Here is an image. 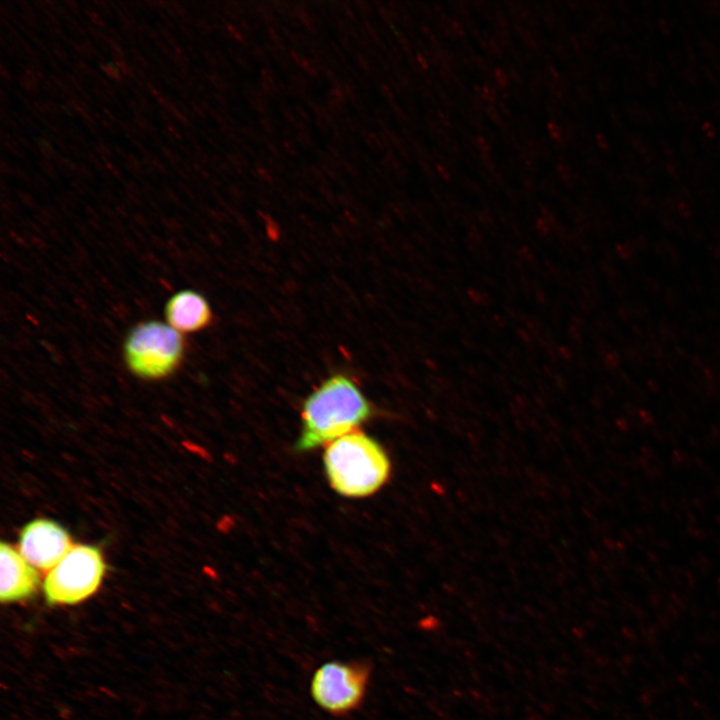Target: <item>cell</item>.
<instances>
[{"label":"cell","mask_w":720,"mask_h":720,"mask_svg":"<svg viewBox=\"0 0 720 720\" xmlns=\"http://www.w3.org/2000/svg\"><path fill=\"white\" fill-rule=\"evenodd\" d=\"M105 562L99 548L78 544L48 571L43 592L50 605H72L92 596L100 587Z\"/></svg>","instance_id":"4"},{"label":"cell","mask_w":720,"mask_h":720,"mask_svg":"<svg viewBox=\"0 0 720 720\" xmlns=\"http://www.w3.org/2000/svg\"><path fill=\"white\" fill-rule=\"evenodd\" d=\"M371 407L356 383L341 374L326 379L305 400L295 449L308 452L357 431Z\"/></svg>","instance_id":"1"},{"label":"cell","mask_w":720,"mask_h":720,"mask_svg":"<svg viewBox=\"0 0 720 720\" xmlns=\"http://www.w3.org/2000/svg\"><path fill=\"white\" fill-rule=\"evenodd\" d=\"M371 669L359 661H329L319 666L310 682L314 702L334 716L347 715L363 703Z\"/></svg>","instance_id":"5"},{"label":"cell","mask_w":720,"mask_h":720,"mask_svg":"<svg viewBox=\"0 0 720 720\" xmlns=\"http://www.w3.org/2000/svg\"><path fill=\"white\" fill-rule=\"evenodd\" d=\"M164 315L166 322L182 334L202 331L213 318L207 299L191 289L174 293L165 304Z\"/></svg>","instance_id":"8"},{"label":"cell","mask_w":720,"mask_h":720,"mask_svg":"<svg viewBox=\"0 0 720 720\" xmlns=\"http://www.w3.org/2000/svg\"><path fill=\"white\" fill-rule=\"evenodd\" d=\"M1 581L0 599L4 603L17 602L31 597L40 579L37 569L8 543L0 545Z\"/></svg>","instance_id":"7"},{"label":"cell","mask_w":720,"mask_h":720,"mask_svg":"<svg viewBox=\"0 0 720 720\" xmlns=\"http://www.w3.org/2000/svg\"><path fill=\"white\" fill-rule=\"evenodd\" d=\"M658 28L664 34L671 32V24L663 18L658 21Z\"/></svg>","instance_id":"11"},{"label":"cell","mask_w":720,"mask_h":720,"mask_svg":"<svg viewBox=\"0 0 720 720\" xmlns=\"http://www.w3.org/2000/svg\"><path fill=\"white\" fill-rule=\"evenodd\" d=\"M186 354L184 335L159 320L134 325L122 345L126 368L145 381H161L173 376L182 367Z\"/></svg>","instance_id":"3"},{"label":"cell","mask_w":720,"mask_h":720,"mask_svg":"<svg viewBox=\"0 0 720 720\" xmlns=\"http://www.w3.org/2000/svg\"><path fill=\"white\" fill-rule=\"evenodd\" d=\"M700 129L704 136L709 140L716 136V128L710 121L702 122Z\"/></svg>","instance_id":"10"},{"label":"cell","mask_w":720,"mask_h":720,"mask_svg":"<svg viewBox=\"0 0 720 720\" xmlns=\"http://www.w3.org/2000/svg\"><path fill=\"white\" fill-rule=\"evenodd\" d=\"M681 154L686 159H693L695 156V145L690 137H683L680 144Z\"/></svg>","instance_id":"9"},{"label":"cell","mask_w":720,"mask_h":720,"mask_svg":"<svg viewBox=\"0 0 720 720\" xmlns=\"http://www.w3.org/2000/svg\"><path fill=\"white\" fill-rule=\"evenodd\" d=\"M68 532L57 522L35 519L19 535V551L36 569H52L71 549Z\"/></svg>","instance_id":"6"},{"label":"cell","mask_w":720,"mask_h":720,"mask_svg":"<svg viewBox=\"0 0 720 720\" xmlns=\"http://www.w3.org/2000/svg\"><path fill=\"white\" fill-rule=\"evenodd\" d=\"M323 467L332 489L348 498L376 493L391 473L386 451L378 441L359 430L325 446Z\"/></svg>","instance_id":"2"}]
</instances>
